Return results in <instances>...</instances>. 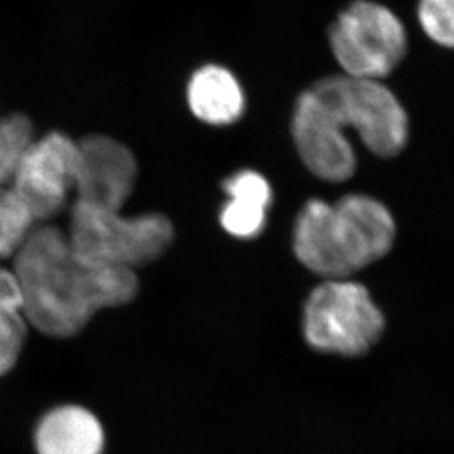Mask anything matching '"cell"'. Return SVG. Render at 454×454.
<instances>
[{
    "instance_id": "obj_1",
    "label": "cell",
    "mask_w": 454,
    "mask_h": 454,
    "mask_svg": "<svg viewBox=\"0 0 454 454\" xmlns=\"http://www.w3.org/2000/svg\"><path fill=\"white\" fill-rule=\"evenodd\" d=\"M353 129L371 153L395 158L406 147L409 118L381 82L334 75L304 90L293 112L292 134L313 176L343 183L355 176L357 159L344 129Z\"/></svg>"
},
{
    "instance_id": "obj_2",
    "label": "cell",
    "mask_w": 454,
    "mask_h": 454,
    "mask_svg": "<svg viewBox=\"0 0 454 454\" xmlns=\"http://www.w3.org/2000/svg\"><path fill=\"white\" fill-rule=\"evenodd\" d=\"M12 270L30 325L51 339L75 337L99 310L131 303L140 290L134 270L89 265L68 236L48 223L31 232Z\"/></svg>"
},
{
    "instance_id": "obj_3",
    "label": "cell",
    "mask_w": 454,
    "mask_h": 454,
    "mask_svg": "<svg viewBox=\"0 0 454 454\" xmlns=\"http://www.w3.org/2000/svg\"><path fill=\"white\" fill-rule=\"evenodd\" d=\"M395 240V221L384 203L366 194L337 202L312 199L301 207L293 250L301 265L325 279H348L386 257Z\"/></svg>"
},
{
    "instance_id": "obj_4",
    "label": "cell",
    "mask_w": 454,
    "mask_h": 454,
    "mask_svg": "<svg viewBox=\"0 0 454 454\" xmlns=\"http://www.w3.org/2000/svg\"><path fill=\"white\" fill-rule=\"evenodd\" d=\"M67 236L89 265L136 272L162 257L176 234L171 219L158 212L124 216L121 210L74 202Z\"/></svg>"
},
{
    "instance_id": "obj_5",
    "label": "cell",
    "mask_w": 454,
    "mask_h": 454,
    "mask_svg": "<svg viewBox=\"0 0 454 454\" xmlns=\"http://www.w3.org/2000/svg\"><path fill=\"white\" fill-rule=\"evenodd\" d=\"M386 317L368 288L350 279H325L309 294L303 334L317 352L355 357L381 340Z\"/></svg>"
},
{
    "instance_id": "obj_6",
    "label": "cell",
    "mask_w": 454,
    "mask_h": 454,
    "mask_svg": "<svg viewBox=\"0 0 454 454\" xmlns=\"http://www.w3.org/2000/svg\"><path fill=\"white\" fill-rule=\"evenodd\" d=\"M330 44L346 75L381 82L404 59L407 33L391 9L357 0L331 26Z\"/></svg>"
},
{
    "instance_id": "obj_7",
    "label": "cell",
    "mask_w": 454,
    "mask_h": 454,
    "mask_svg": "<svg viewBox=\"0 0 454 454\" xmlns=\"http://www.w3.org/2000/svg\"><path fill=\"white\" fill-rule=\"evenodd\" d=\"M80 146L67 134L53 131L35 140L18 163L11 189L35 216L44 223L67 207L77 189Z\"/></svg>"
},
{
    "instance_id": "obj_8",
    "label": "cell",
    "mask_w": 454,
    "mask_h": 454,
    "mask_svg": "<svg viewBox=\"0 0 454 454\" xmlns=\"http://www.w3.org/2000/svg\"><path fill=\"white\" fill-rule=\"evenodd\" d=\"M75 202L103 209L121 210L137 183V160L124 143L103 134H91L78 142Z\"/></svg>"
},
{
    "instance_id": "obj_9",
    "label": "cell",
    "mask_w": 454,
    "mask_h": 454,
    "mask_svg": "<svg viewBox=\"0 0 454 454\" xmlns=\"http://www.w3.org/2000/svg\"><path fill=\"white\" fill-rule=\"evenodd\" d=\"M35 444L37 454H102L105 431L93 411L65 404L40 419Z\"/></svg>"
},
{
    "instance_id": "obj_10",
    "label": "cell",
    "mask_w": 454,
    "mask_h": 454,
    "mask_svg": "<svg viewBox=\"0 0 454 454\" xmlns=\"http://www.w3.org/2000/svg\"><path fill=\"white\" fill-rule=\"evenodd\" d=\"M187 102L199 121L214 127L234 124L246 109L245 91L236 75L214 64L194 71L187 86Z\"/></svg>"
},
{
    "instance_id": "obj_11",
    "label": "cell",
    "mask_w": 454,
    "mask_h": 454,
    "mask_svg": "<svg viewBox=\"0 0 454 454\" xmlns=\"http://www.w3.org/2000/svg\"><path fill=\"white\" fill-rule=\"evenodd\" d=\"M30 322L12 270L0 268V377L11 372L21 356Z\"/></svg>"
},
{
    "instance_id": "obj_12",
    "label": "cell",
    "mask_w": 454,
    "mask_h": 454,
    "mask_svg": "<svg viewBox=\"0 0 454 454\" xmlns=\"http://www.w3.org/2000/svg\"><path fill=\"white\" fill-rule=\"evenodd\" d=\"M37 225L15 192L0 185V261L15 256Z\"/></svg>"
},
{
    "instance_id": "obj_13",
    "label": "cell",
    "mask_w": 454,
    "mask_h": 454,
    "mask_svg": "<svg viewBox=\"0 0 454 454\" xmlns=\"http://www.w3.org/2000/svg\"><path fill=\"white\" fill-rule=\"evenodd\" d=\"M35 140V125L28 116H0V185L11 183L18 163Z\"/></svg>"
},
{
    "instance_id": "obj_14",
    "label": "cell",
    "mask_w": 454,
    "mask_h": 454,
    "mask_svg": "<svg viewBox=\"0 0 454 454\" xmlns=\"http://www.w3.org/2000/svg\"><path fill=\"white\" fill-rule=\"evenodd\" d=\"M266 215L268 209L263 206L241 199H228L221 209L219 223L230 236L250 240L265 230Z\"/></svg>"
},
{
    "instance_id": "obj_15",
    "label": "cell",
    "mask_w": 454,
    "mask_h": 454,
    "mask_svg": "<svg viewBox=\"0 0 454 454\" xmlns=\"http://www.w3.org/2000/svg\"><path fill=\"white\" fill-rule=\"evenodd\" d=\"M418 18L434 43L454 49V0H420Z\"/></svg>"
},
{
    "instance_id": "obj_16",
    "label": "cell",
    "mask_w": 454,
    "mask_h": 454,
    "mask_svg": "<svg viewBox=\"0 0 454 454\" xmlns=\"http://www.w3.org/2000/svg\"><path fill=\"white\" fill-rule=\"evenodd\" d=\"M223 189L228 199H241L270 209L272 203V189L265 176L256 171L243 169L228 176Z\"/></svg>"
}]
</instances>
